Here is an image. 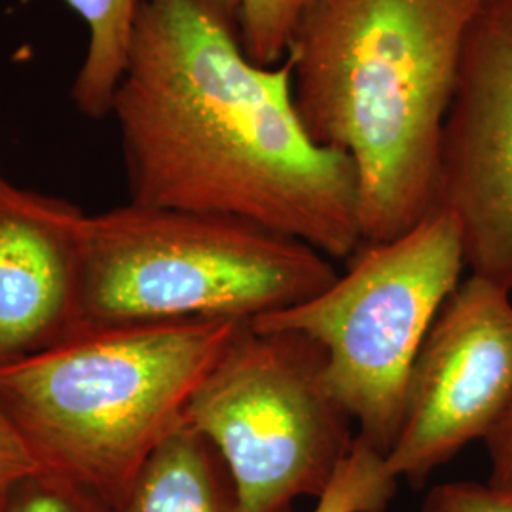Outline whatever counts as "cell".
I'll list each match as a JSON object with an SVG mask.
<instances>
[{
    "instance_id": "obj_1",
    "label": "cell",
    "mask_w": 512,
    "mask_h": 512,
    "mask_svg": "<svg viewBox=\"0 0 512 512\" xmlns=\"http://www.w3.org/2000/svg\"><path fill=\"white\" fill-rule=\"evenodd\" d=\"M110 116L129 202L249 220L332 260L363 245L355 165L308 135L291 57L245 55L236 0H143Z\"/></svg>"
},
{
    "instance_id": "obj_2",
    "label": "cell",
    "mask_w": 512,
    "mask_h": 512,
    "mask_svg": "<svg viewBox=\"0 0 512 512\" xmlns=\"http://www.w3.org/2000/svg\"><path fill=\"white\" fill-rule=\"evenodd\" d=\"M488 0H315L289 57L298 116L355 165L363 243L437 205L440 135L465 40Z\"/></svg>"
},
{
    "instance_id": "obj_3",
    "label": "cell",
    "mask_w": 512,
    "mask_h": 512,
    "mask_svg": "<svg viewBox=\"0 0 512 512\" xmlns=\"http://www.w3.org/2000/svg\"><path fill=\"white\" fill-rule=\"evenodd\" d=\"M247 321L82 325L54 346L0 365V403L42 469L110 507Z\"/></svg>"
},
{
    "instance_id": "obj_4",
    "label": "cell",
    "mask_w": 512,
    "mask_h": 512,
    "mask_svg": "<svg viewBox=\"0 0 512 512\" xmlns=\"http://www.w3.org/2000/svg\"><path fill=\"white\" fill-rule=\"evenodd\" d=\"M82 325L253 323L327 289L332 258L249 220L126 203L88 215Z\"/></svg>"
},
{
    "instance_id": "obj_5",
    "label": "cell",
    "mask_w": 512,
    "mask_h": 512,
    "mask_svg": "<svg viewBox=\"0 0 512 512\" xmlns=\"http://www.w3.org/2000/svg\"><path fill=\"white\" fill-rule=\"evenodd\" d=\"M463 268L456 222L433 211L399 238L363 243L327 289L251 325L296 330L325 349L330 389L357 437L387 456L414 361Z\"/></svg>"
},
{
    "instance_id": "obj_6",
    "label": "cell",
    "mask_w": 512,
    "mask_h": 512,
    "mask_svg": "<svg viewBox=\"0 0 512 512\" xmlns=\"http://www.w3.org/2000/svg\"><path fill=\"white\" fill-rule=\"evenodd\" d=\"M184 420L209 440L245 512H291L319 497L348 458L357 431L310 336L247 323L205 376Z\"/></svg>"
},
{
    "instance_id": "obj_7",
    "label": "cell",
    "mask_w": 512,
    "mask_h": 512,
    "mask_svg": "<svg viewBox=\"0 0 512 512\" xmlns=\"http://www.w3.org/2000/svg\"><path fill=\"white\" fill-rule=\"evenodd\" d=\"M512 401V293L471 275L450 294L414 361L403 420L385 461L420 488Z\"/></svg>"
},
{
    "instance_id": "obj_8",
    "label": "cell",
    "mask_w": 512,
    "mask_h": 512,
    "mask_svg": "<svg viewBox=\"0 0 512 512\" xmlns=\"http://www.w3.org/2000/svg\"><path fill=\"white\" fill-rule=\"evenodd\" d=\"M435 211L458 226L471 275L512 293V0H488L459 63Z\"/></svg>"
},
{
    "instance_id": "obj_9",
    "label": "cell",
    "mask_w": 512,
    "mask_h": 512,
    "mask_svg": "<svg viewBox=\"0 0 512 512\" xmlns=\"http://www.w3.org/2000/svg\"><path fill=\"white\" fill-rule=\"evenodd\" d=\"M86 219L73 203L21 188L0 171V365L80 327Z\"/></svg>"
},
{
    "instance_id": "obj_10",
    "label": "cell",
    "mask_w": 512,
    "mask_h": 512,
    "mask_svg": "<svg viewBox=\"0 0 512 512\" xmlns=\"http://www.w3.org/2000/svg\"><path fill=\"white\" fill-rule=\"evenodd\" d=\"M112 512H245L226 463L184 420L148 456Z\"/></svg>"
},
{
    "instance_id": "obj_11",
    "label": "cell",
    "mask_w": 512,
    "mask_h": 512,
    "mask_svg": "<svg viewBox=\"0 0 512 512\" xmlns=\"http://www.w3.org/2000/svg\"><path fill=\"white\" fill-rule=\"evenodd\" d=\"M88 31L82 65L74 78V107L92 120L110 116L112 97L128 63L129 46L143 0H65Z\"/></svg>"
},
{
    "instance_id": "obj_12",
    "label": "cell",
    "mask_w": 512,
    "mask_h": 512,
    "mask_svg": "<svg viewBox=\"0 0 512 512\" xmlns=\"http://www.w3.org/2000/svg\"><path fill=\"white\" fill-rule=\"evenodd\" d=\"M397 482L384 454L357 437L313 512H385Z\"/></svg>"
},
{
    "instance_id": "obj_13",
    "label": "cell",
    "mask_w": 512,
    "mask_h": 512,
    "mask_svg": "<svg viewBox=\"0 0 512 512\" xmlns=\"http://www.w3.org/2000/svg\"><path fill=\"white\" fill-rule=\"evenodd\" d=\"M245 55L260 67H275L289 54L294 35L315 0H236Z\"/></svg>"
},
{
    "instance_id": "obj_14",
    "label": "cell",
    "mask_w": 512,
    "mask_h": 512,
    "mask_svg": "<svg viewBox=\"0 0 512 512\" xmlns=\"http://www.w3.org/2000/svg\"><path fill=\"white\" fill-rule=\"evenodd\" d=\"M0 512H112L110 505L67 476L40 469L0 503Z\"/></svg>"
},
{
    "instance_id": "obj_15",
    "label": "cell",
    "mask_w": 512,
    "mask_h": 512,
    "mask_svg": "<svg viewBox=\"0 0 512 512\" xmlns=\"http://www.w3.org/2000/svg\"><path fill=\"white\" fill-rule=\"evenodd\" d=\"M421 512H512V497L480 482H446L429 490Z\"/></svg>"
},
{
    "instance_id": "obj_16",
    "label": "cell",
    "mask_w": 512,
    "mask_h": 512,
    "mask_svg": "<svg viewBox=\"0 0 512 512\" xmlns=\"http://www.w3.org/2000/svg\"><path fill=\"white\" fill-rule=\"evenodd\" d=\"M42 469L16 421L0 403V503L21 480Z\"/></svg>"
},
{
    "instance_id": "obj_17",
    "label": "cell",
    "mask_w": 512,
    "mask_h": 512,
    "mask_svg": "<svg viewBox=\"0 0 512 512\" xmlns=\"http://www.w3.org/2000/svg\"><path fill=\"white\" fill-rule=\"evenodd\" d=\"M484 444L490 456V478L486 484L512 497V401Z\"/></svg>"
}]
</instances>
